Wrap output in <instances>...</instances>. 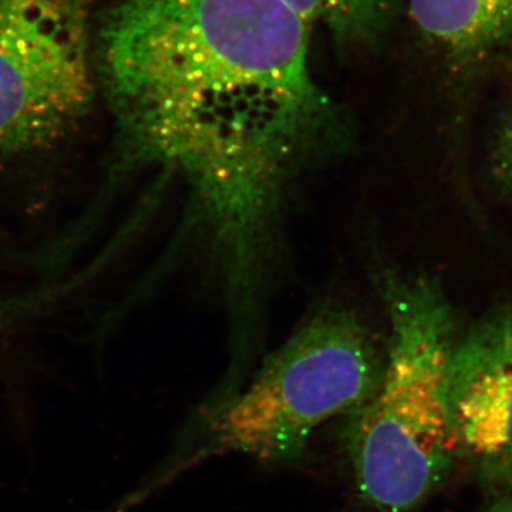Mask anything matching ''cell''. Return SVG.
I'll return each instance as SVG.
<instances>
[{"mask_svg": "<svg viewBox=\"0 0 512 512\" xmlns=\"http://www.w3.org/2000/svg\"><path fill=\"white\" fill-rule=\"evenodd\" d=\"M414 28L450 72L476 70L512 39V0H406Z\"/></svg>", "mask_w": 512, "mask_h": 512, "instance_id": "cell-6", "label": "cell"}, {"mask_svg": "<svg viewBox=\"0 0 512 512\" xmlns=\"http://www.w3.org/2000/svg\"><path fill=\"white\" fill-rule=\"evenodd\" d=\"M390 340L382 384L345 417L356 493L373 512H414L463 463L448 407L457 319L427 276L386 282Z\"/></svg>", "mask_w": 512, "mask_h": 512, "instance_id": "cell-2", "label": "cell"}, {"mask_svg": "<svg viewBox=\"0 0 512 512\" xmlns=\"http://www.w3.org/2000/svg\"><path fill=\"white\" fill-rule=\"evenodd\" d=\"M116 170L183 178L232 274L261 264L292 181L348 124L282 0H117L94 29Z\"/></svg>", "mask_w": 512, "mask_h": 512, "instance_id": "cell-1", "label": "cell"}, {"mask_svg": "<svg viewBox=\"0 0 512 512\" xmlns=\"http://www.w3.org/2000/svg\"><path fill=\"white\" fill-rule=\"evenodd\" d=\"M309 26H320L343 50L375 49L406 9V0H282Z\"/></svg>", "mask_w": 512, "mask_h": 512, "instance_id": "cell-7", "label": "cell"}, {"mask_svg": "<svg viewBox=\"0 0 512 512\" xmlns=\"http://www.w3.org/2000/svg\"><path fill=\"white\" fill-rule=\"evenodd\" d=\"M448 407L461 460L494 497L512 491V306L458 338Z\"/></svg>", "mask_w": 512, "mask_h": 512, "instance_id": "cell-5", "label": "cell"}, {"mask_svg": "<svg viewBox=\"0 0 512 512\" xmlns=\"http://www.w3.org/2000/svg\"><path fill=\"white\" fill-rule=\"evenodd\" d=\"M386 357L355 313L326 308L269 357L247 387L222 402L205 439L175 458L128 500L137 504L208 458L241 454L262 463L302 456L313 431L348 416L382 384Z\"/></svg>", "mask_w": 512, "mask_h": 512, "instance_id": "cell-3", "label": "cell"}, {"mask_svg": "<svg viewBox=\"0 0 512 512\" xmlns=\"http://www.w3.org/2000/svg\"><path fill=\"white\" fill-rule=\"evenodd\" d=\"M57 292L49 291L33 293V295H25L23 298L0 299V325L8 322L10 319L18 318L25 315L33 308L49 302Z\"/></svg>", "mask_w": 512, "mask_h": 512, "instance_id": "cell-9", "label": "cell"}, {"mask_svg": "<svg viewBox=\"0 0 512 512\" xmlns=\"http://www.w3.org/2000/svg\"><path fill=\"white\" fill-rule=\"evenodd\" d=\"M491 165L495 180L512 197V111L501 120L495 133Z\"/></svg>", "mask_w": 512, "mask_h": 512, "instance_id": "cell-8", "label": "cell"}, {"mask_svg": "<svg viewBox=\"0 0 512 512\" xmlns=\"http://www.w3.org/2000/svg\"><path fill=\"white\" fill-rule=\"evenodd\" d=\"M96 87L92 0H0V156L57 146Z\"/></svg>", "mask_w": 512, "mask_h": 512, "instance_id": "cell-4", "label": "cell"}, {"mask_svg": "<svg viewBox=\"0 0 512 512\" xmlns=\"http://www.w3.org/2000/svg\"><path fill=\"white\" fill-rule=\"evenodd\" d=\"M481 512H512V495L508 494L495 497L493 503L488 505V507Z\"/></svg>", "mask_w": 512, "mask_h": 512, "instance_id": "cell-10", "label": "cell"}]
</instances>
